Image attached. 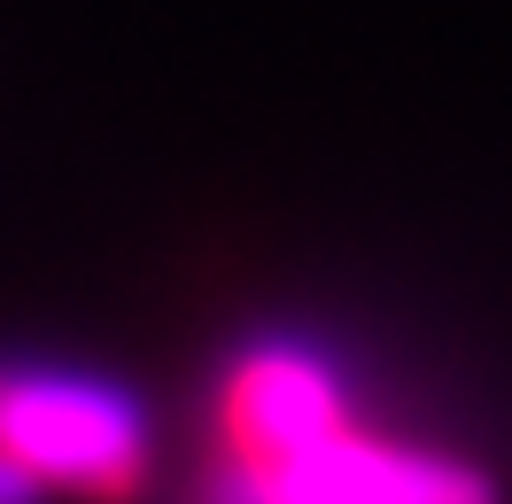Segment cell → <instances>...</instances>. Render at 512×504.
<instances>
[{"instance_id": "obj_1", "label": "cell", "mask_w": 512, "mask_h": 504, "mask_svg": "<svg viewBox=\"0 0 512 504\" xmlns=\"http://www.w3.org/2000/svg\"><path fill=\"white\" fill-rule=\"evenodd\" d=\"M148 411L132 388L78 365H0V458L55 497L125 504L148 481Z\"/></svg>"}, {"instance_id": "obj_2", "label": "cell", "mask_w": 512, "mask_h": 504, "mask_svg": "<svg viewBox=\"0 0 512 504\" xmlns=\"http://www.w3.org/2000/svg\"><path fill=\"white\" fill-rule=\"evenodd\" d=\"M210 504H497V489L450 450L342 419L280 458H218Z\"/></svg>"}, {"instance_id": "obj_3", "label": "cell", "mask_w": 512, "mask_h": 504, "mask_svg": "<svg viewBox=\"0 0 512 504\" xmlns=\"http://www.w3.org/2000/svg\"><path fill=\"white\" fill-rule=\"evenodd\" d=\"M350 419V388L311 342H256L218 380V458H280L334 435Z\"/></svg>"}, {"instance_id": "obj_4", "label": "cell", "mask_w": 512, "mask_h": 504, "mask_svg": "<svg viewBox=\"0 0 512 504\" xmlns=\"http://www.w3.org/2000/svg\"><path fill=\"white\" fill-rule=\"evenodd\" d=\"M39 497H47V489H39L32 473L16 466V458H0V504H39Z\"/></svg>"}]
</instances>
